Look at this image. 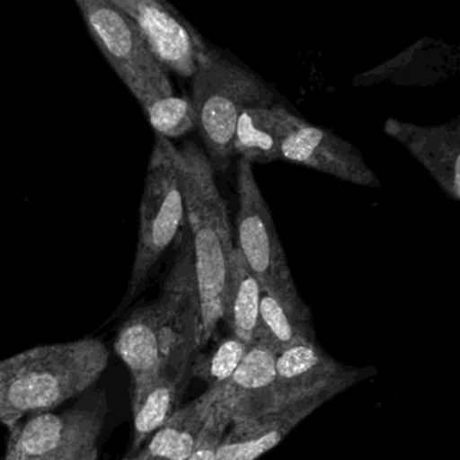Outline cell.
Here are the masks:
<instances>
[{
    "mask_svg": "<svg viewBox=\"0 0 460 460\" xmlns=\"http://www.w3.org/2000/svg\"><path fill=\"white\" fill-rule=\"evenodd\" d=\"M200 304V347L225 316L234 244L233 225L206 152L195 142L176 147Z\"/></svg>",
    "mask_w": 460,
    "mask_h": 460,
    "instance_id": "6da1fadb",
    "label": "cell"
},
{
    "mask_svg": "<svg viewBox=\"0 0 460 460\" xmlns=\"http://www.w3.org/2000/svg\"><path fill=\"white\" fill-rule=\"evenodd\" d=\"M109 360V347L98 338L34 347L0 360V422L10 429L23 416L84 394Z\"/></svg>",
    "mask_w": 460,
    "mask_h": 460,
    "instance_id": "7a4b0ae2",
    "label": "cell"
},
{
    "mask_svg": "<svg viewBox=\"0 0 460 460\" xmlns=\"http://www.w3.org/2000/svg\"><path fill=\"white\" fill-rule=\"evenodd\" d=\"M190 101L215 174L227 173L233 164L234 137L242 112L281 103L268 83L211 45L193 75Z\"/></svg>",
    "mask_w": 460,
    "mask_h": 460,
    "instance_id": "3957f363",
    "label": "cell"
},
{
    "mask_svg": "<svg viewBox=\"0 0 460 460\" xmlns=\"http://www.w3.org/2000/svg\"><path fill=\"white\" fill-rule=\"evenodd\" d=\"M185 201L176 160V146L155 136L139 207L138 243L125 297L115 311L119 316L146 288L158 263L185 227Z\"/></svg>",
    "mask_w": 460,
    "mask_h": 460,
    "instance_id": "277c9868",
    "label": "cell"
},
{
    "mask_svg": "<svg viewBox=\"0 0 460 460\" xmlns=\"http://www.w3.org/2000/svg\"><path fill=\"white\" fill-rule=\"evenodd\" d=\"M238 195L236 249L262 292L276 298L292 314L312 320L311 309L304 303L290 273L284 247L279 241L268 201L261 192L252 164L239 158L235 169Z\"/></svg>",
    "mask_w": 460,
    "mask_h": 460,
    "instance_id": "5b68a950",
    "label": "cell"
},
{
    "mask_svg": "<svg viewBox=\"0 0 460 460\" xmlns=\"http://www.w3.org/2000/svg\"><path fill=\"white\" fill-rule=\"evenodd\" d=\"M96 47L142 109L174 95L168 72L147 49L136 23L112 0H77Z\"/></svg>",
    "mask_w": 460,
    "mask_h": 460,
    "instance_id": "8992f818",
    "label": "cell"
},
{
    "mask_svg": "<svg viewBox=\"0 0 460 460\" xmlns=\"http://www.w3.org/2000/svg\"><path fill=\"white\" fill-rule=\"evenodd\" d=\"M61 413L34 414L9 429L4 460H45L77 444L101 440L109 406L104 393H93Z\"/></svg>",
    "mask_w": 460,
    "mask_h": 460,
    "instance_id": "52a82bcc",
    "label": "cell"
},
{
    "mask_svg": "<svg viewBox=\"0 0 460 460\" xmlns=\"http://www.w3.org/2000/svg\"><path fill=\"white\" fill-rule=\"evenodd\" d=\"M112 2L133 20L147 49L166 72L192 79L209 44L172 4L161 0Z\"/></svg>",
    "mask_w": 460,
    "mask_h": 460,
    "instance_id": "ba28073f",
    "label": "cell"
},
{
    "mask_svg": "<svg viewBox=\"0 0 460 460\" xmlns=\"http://www.w3.org/2000/svg\"><path fill=\"white\" fill-rule=\"evenodd\" d=\"M279 155L281 161L305 166L351 184L381 188L378 177L354 145L327 128L306 122L290 110L285 115Z\"/></svg>",
    "mask_w": 460,
    "mask_h": 460,
    "instance_id": "9c48e42d",
    "label": "cell"
},
{
    "mask_svg": "<svg viewBox=\"0 0 460 460\" xmlns=\"http://www.w3.org/2000/svg\"><path fill=\"white\" fill-rule=\"evenodd\" d=\"M367 371L347 367L331 358L314 341H304L277 355V406L298 401L331 400L367 376Z\"/></svg>",
    "mask_w": 460,
    "mask_h": 460,
    "instance_id": "30bf717a",
    "label": "cell"
},
{
    "mask_svg": "<svg viewBox=\"0 0 460 460\" xmlns=\"http://www.w3.org/2000/svg\"><path fill=\"white\" fill-rule=\"evenodd\" d=\"M384 133L402 145L452 200H460V122L420 126L389 118Z\"/></svg>",
    "mask_w": 460,
    "mask_h": 460,
    "instance_id": "8fae6325",
    "label": "cell"
},
{
    "mask_svg": "<svg viewBox=\"0 0 460 460\" xmlns=\"http://www.w3.org/2000/svg\"><path fill=\"white\" fill-rule=\"evenodd\" d=\"M277 354L262 341L250 344L230 379L223 386L222 401L234 422L260 419L276 411Z\"/></svg>",
    "mask_w": 460,
    "mask_h": 460,
    "instance_id": "7c38bea8",
    "label": "cell"
},
{
    "mask_svg": "<svg viewBox=\"0 0 460 460\" xmlns=\"http://www.w3.org/2000/svg\"><path fill=\"white\" fill-rule=\"evenodd\" d=\"M324 402H327L324 398L298 401L279 406L260 419L234 422L220 444L217 460L260 459Z\"/></svg>",
    "mask_w": 460,
    "mask_h": 460,
    "instance_id": "4fadbf2b",
    "label": "cell"
},
{
    "mask_svg": "<svg viewBox=\"0 0 460 460\" xmlns=\"http://www.w3.org/2000/svg\"><path fill=\"white\" fill-rule=\"evenodd\" d=\"M114 349L130 371L131 395L138 394L163 374L157 301L131 312L118 330Z\"/></svg>",
    "mask_w": 460,
    "mask_h": 460,
    "instance_id": "5bb4252c",
    "label": "cell"
},
{
    "mask_svg": "<svg viewBox=\"0 0 460 460\" xmlns=\"http://www.w3.org/2000/svg\"><path fill=\"white\" fill-rule=\"evenodd\" d=\"M222 394L223 386L208 387L200 397L177 409L144 447L126 460H187Z\"/></svg>",
    "mask_w": 460,
    "mask_h": 460,
    "instance_id": "9a60e30c",
    "label": "cell"
},
{
    "mask_svg": "<svg viewBox=\"0 0 460 460\" xmlns=\"http://www.w3.org/2000/svg\"><path fill=\"white\" fill-rule=\"evenodd\" d=\"M288 111L284 103L244 110L236 125L234 155L252 165L281 161L282 128Z\"/></svg>",
    "mask_w": 460,
    "mask_h": 460,
    "instance_id": "2e32d148",
    "label": "cell"
},
{
    "mask_svg": "<svg viewBox=\"0 0 460 460\" xmlns=\"http://www.w3.org/2000/svg\"><path fill=\"white\" fill-rule=\"evenodd\" d=\"M184 386V379L163 373L138 394L131 395L134 416L131 454L139 451L150 436L176 411Z\"/></svg>",
    "mask_w": 460,
    "mask_h": 460,
    "instance_id": "e0dca14e",
    "label": "cell"
},
{
    "mask_svg": "<svg viewBox=\"0 0 460 460\" xmlns=\"http://www.w3.org/2000/svg\"><path fill=\"white\" fill-rule=\"evenodd\" d=\"M261 295L262 289L260 284L250 273L241 252L235 247L231 262L223 322L228 325L233 336L249 346L254 341L257 332Z\"/></svg>",
    "mask_w": 460,
    "mask_h": 460,
    "instance_id": "ac0fdd59",
    "label": "cell"
},
{
    "mask_svg": "<svg viewBox=\"0 0 460 460\" xmlns=\"http://www.w3.org/2000/svg\"><path fill=\"white\" fill-rule=\"evenodd\" d=\"M254 341H262L279 355L300 341H314L312 320L292 314L276 298L262 292Z\"/></svg>",
    "mask_w": 460,
    "mask_h": 460,
    "instance_id": "d6986e66",
    "label": "cell"
},
{
    "mask_svg": "<svg viewBox=\"0 0 460 460\" xmlns=\"http://www.w3.org/2000/svg\"><path fill=\"white\" fill-rule=\"evenodd\" d=\"M150 125L158 136L164 138H179L190 131L196 130V115L190 99H160L144 107Z\"/></svg>",
    "mask_w": 460,
    "mask_h": 460,
    "instance_id": "ffe728a7",
    "label": "cell"
},
{
    "mask_svg": "<svg viewBox=\"0 0 460 460\" xmlns=\"http://www.w3.org/2000/svg\"><path fill=\"white\" fill-rule=\"evenodd\" d=\"M249 344L239 341L235 336L220 341L217 349L208 359L196 362L193 365V373L199 378L204 379L208 387H222L233 376L238 366L241 365Z\"/></svg>",
    "mask_w": 460,
    "mask_h": 460,
    "instance_id": "44dd1931",
    "label": "cell"
},
{
    "mask_svg": "<svg viewBox=\"0 0 460 460\" xmlns=\"http://www.w3.org/2000/svg\"><path fill=\"white\" fill-rule=\"evenodd\" d=\"M231 425H233V420H231L230 411L220 398L209 413L203 430L196 441L195 448L187 460H217L220 444Z\"/></svg>",
    "mask_w": 460,
    "mask_h": 460,
    "instance_id": "7402d4cb",
    "label": "cell"
},
{
    "mask_svg": "<svg viewBox=\"0 0 460 460\" xmlns=\"http://www.w3.org/2000/svg\"><path fill=\"white\" fill-rule=\"evenodd\" d=\"M45 460H99V441L69 447Z\"/></svg>",
    "mask_w": 460,
    "mask_h": 460,
    "instance_id": "603a6c76",
    "label": "cell"
}]
</instances>
